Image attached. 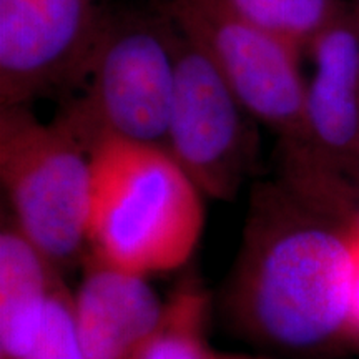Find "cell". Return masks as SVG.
Here are the masks:
<instances>
[{"instance_id": "6da1fadb", "label": "cell", "mask_w": 359, "mask_h": 359, "mask_svg": "<svg viewBox=\"0 0 359 359\" xmlns=\"http://www.w3.org/2000/svg\"><path fill=\"white\" fill-rule=\"evenodd\" d=\"M354 236L346 224L285 183L257 188L233 308L246 333L281 349L308 351L346 338Z\"/></svg>"}, {"instance_id": "7a4b0ae2", "label": "cell", "mask_w": 359, "mask_h": 359, "mask_svg": "<svg viewBox=\"0 0 359 359\" xmlns=\"http://www.w3.org/2000/svg\"><path fill=\"white\" fill-rule=\"evenodd\" d=\"M203 226V193L165 148L115 138L93 148L90 257L142 276L172 271Z\"/></svg>"}, {"instance_id": "3957f363", "label": "cell", "mask_w": 359, "mask_h": 359, "mask_svg": "<svg viewBox=\"0 0 359 359\" xmlns=\"http://www.w3.org/2000/svg\"><path fill=\"white\" fill-rule=\"evenodd\" d=\"M177 45L178 29L165 11L115 8L57 116L92 151L110 138L165 148Z\"/></svg>"}, {"instance_id": "277c9868", "label": "cell", "mask_w": 359, "mask_h": 359, "mask_svg": "<svg viewBox=\"0 0 359 359\" xmlns=\"http://www.w3.org/2000/svg\"><path fill=\"white\" fill-rule=\"evenodd\" d=\"M92 154L55 115L0 107V180L8 218L57 268L87 253Z\"/></svg>"}, {"instance_id": "5b68a950", "label": "cell", "mask_w": 359, "mask_h": 359, "mask_svg": "<svg viewBox=\"0 0 359 359\" xmlns=\"http://www.w3.org/2000/svg\"><path fill=\"white\" fill-rule=\"evenodd\" d=\"M163 11L258 123L281 143L306 142L302 48L245 19L230 0H170Z\"/></svg>"}, {"instance_id": "8992f818", "label": "cell", "mask_w": 359, "mask_h": 359, "mask_svg": "<svg viewBox=\"0 0 359 359\" xmlns=\"http://www.w3.org/2000/svg\"><path fill=\"white\" fill-rule=\"evenodd\" d=\"M257 123L205 53L178 30L165 150L203 195L223 201L238 195L257 161Z\"/></svg>"}, {"instance_id": "52a82bcc", "label": "cell", "mask_w": 359, "mask_h": 359, "mask_svg": "<svg viewBox=\"0 0 359 359\" xmlns=\"http://www.w3.org/2000/svg\"><path fill=\"white\" fill-rule=\"evenodd\" d=\"M114 12L111 0H0V107L69 97Z\"/></svg>"}, {"instance_id": "ba28073f", "label": "cell", "mask_w": 359, "mask_h": 359, "mask_svg": "<svg viewBox=\"0 0 359 359\" xmlns=\"http://www.w3.org/2000/svg\"><path fill=\"white\" fill-rule=\"evenodd\" d=\"M83 276L72 293V316L87 359H135L154 336L165 303L147 276L83 257Z\"/></svg>"}, {"instance_id": "9c48e42d", "label": "cell", "mask_w": 359, "mask_h": 359, "mask_svg": "<svg viewBox=\"0 0 359 359\" xmlns=\"http://www.w3.org/2000/svg\"><path fill=\"white\" fill-rule=\"evenodd\" d=\"M306 142L323 154L359 161V0L309 45Z\"/></svg>"}, {"instance_id": "30bf717a", "label": "cell", "mask_w": 359, "mask_h": 359, "mask_svg": "<svg viewBox=\"0 0 359 359\" xmlns=\"http://www.w3.org/2000/svg\"><path fill=\"white\" fill-rule=\"evenodd\" d=\"M58 268L11 218L0 231V359H27L42 333Z\"/></svg>"}, {"instance_id": "8fae6325", "label": "cell", "mask_w": 359, "mask_h": 359, "mask_svg": "<svg viewBox=\"0 0 359 359\" xmlns=\"http://www.w3.org/2000/svg\"><path fill=\"white\" fill-rule=\"evenodd\" d=\"M208 313V293L198 281H187L165 303L158 327L135 359H212L206 343Z\"/></svg>"}, {"instance_id": "7c38bea8", "label": "cell", "mask_w": 359, "mask_h": 359, "mask_svg": "<svg viewBox=\"0 0 359 359\" xmlns=\"http://www.w3.org/2000/svg\"><path fill=\"white\" fill-rule=\"evenodd\" d=\"M238 13L306 52L341 15L348 0H230Z\"/></svg>"}, {"instance_id": "4fadbf2b", "label": "cell", "mask_w": 359, "mask_h": 359, "mask_svg": "<svg viewBox=\"0 0 359 359\" xmlns=\"http://www.w3.org/2000/svg\"><path fill=\"white\" fill-rule=\"evenodd\" d=\"M27 359H87L72 316V293L60 280L52 291L42 333Z\"/></svg>"}, {"instance_id": "5bb4252c", "label": "cell", "mask_w": 359, "mask_h": 359, "mask_svg": "<svg viewBox=\"0 0 359 359\" xmlns=\"http://www.w3.org/2000/svg\"><path fill=\"white\" fill-rule=\"evenodd\" d=\"M353 236H354V269H353L351 296H349L346 338L358 341L359 343V236L354 235V233Z\"/></svg>"}, {"instance_id": "9a60e30c", "label": "cell", "mask_w": 359, "mask_h": 359, "mask_svg": "<svg viewBox=\"0 0 359 359\" xmlns=\"http://www.w3.org/2000/svg\"><path fill=\"white\" fill-rule=\"evenodd\" d=\"M212 359H263V358H248V356H228V354L213 353Z\"/></svg>"}]
</instances>
